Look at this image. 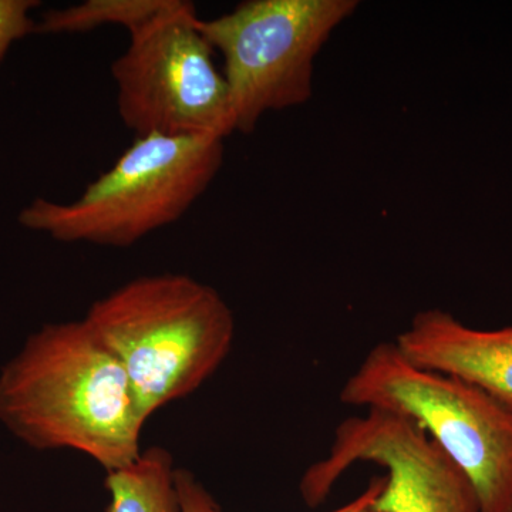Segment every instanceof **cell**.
Masks as SVG:
<instances>
[{"instance_id": "1", "label": "cell", "mask_w": 512, "mask_h": 512, "mask_svg": "<svg viewBox=\"0 0 512 512\" xmlns=\"http://www.w3.org/2000/svg\"><path fill=\"white\" fill-rule=\"evenodd\" d=\"M0 424L36 451L72 450L106 473L141 454L126 372L86 320L47 323L0 369Z\"/></svg>"}, {"instance_id": "2", "label": "cell", "mask_w": 512, "mask_h": 512, "mask_svg": "<svg viewBox=\"0 0 512 512\" xmlns=\"http://www.w3.org/2000/svg\"><path fill=\"white\" fill-rule=\"evenodd\" d=\"M84 320L126 372L144 423L200 389L235 338L234 313L220 293L181 274L131 279L94 302Z\"/></svg>"}, {"instance_id": "3", "label": "cell", "mask_w": 512, "mask_h": 512, "mask_svg": "<svg viewBox=\"0 0 512 512\" xmlns=\"http://www.w3.org/2000/svg\"><path fill=\"white\" fill-rule=\"evenodd\" d=\"M224 163V140L136 137L72 202L36 198L19 224L66 244L128 248L184 217Z\"/></svg>"}, {"instance_id": "4", "label": "cell", "mask_w": 512, "mask_h": 512, "mask_svg": "<svg viewBox=\"0 0 512 512\" xmlns=\"http://www.w3.org/2000/svg\"><path fill=\"white\" fill-rule=\"evenodd\" d=\"M346 406L416 421L470 481L481 512H512V407L458 377L412 365L377 343L339 394Z\"/></svg>"}, {"instance_id": "5", "label": "cell", "mask_w": 512, "mask_h": 512, "mask_svg": "<svg viewBox=\"0 0 512 512\" xmlns=\"http://www.w3.org/2000/svg\"><path fill=\"white\" fill-rule=\"evenodd\" d=\"M117 110L136 137H207L237 131L231 93L198 29L195 6L170 0L111 64Z\"/></svg>"}, {"instance_id": "6", "label": "cell", "mask_w": 512, "mask_h": 512, "mask_svg": "<svg viewBox=\"0 0 512 512\" xmlns=\"http://www.w3.org/2000/svg\"><path fill=\"white\" fill-rule=\"evenodd\" d=\"M356 0H248L198 29L224 59L235 126L249 134L269 111L302 106L312 97L316 56Z\"/></svg>"}, {"instance_id": "7", "label": "cell", "mask_w": 512, "mask_h": 512, "mask_svg": "<svg viewBox=\"0 0 512 512\" xmlns=\"http://www.w3.org/2000/svg\"><path fill=\"white\" fill-rule=\"evenodd\" d=\"M357 463L382 467L386 484L375 512H481L463 471L412 419L369 409L336 427L329 454L303 473L299 491L309 507L325 503Z\"/></svg>"}, {"instance_id": "8", "label": "cell", "mask_w": 512, "mask_h": 512, "mask_svg": "<svg viewBox=\"0 0 512 512\" xmlns=\"http://www.w3.org/2000/svg\"><path fill=\"white\" fill-rule=\"evenodd\" d=\"M393 342L412 365L458 377L512 407V325L474 329L450 312L429 309Z\"/></svg>"}, {"instance_id": "9", "label": "cell", "mask_w": 512, "mask_h": 512, "mask_svg": "<svg viewBox=\"0 0 512 512\" xmlns=\"http://www.w3.org/2000/svg\"><path fill=\"white\" fill-rule=\"evenodd\" d=\"M175 470L173 456L165 448L141 451L133 463L106 473L107 512H183Z\"/></svg>"}, {"instance_id": "10", "label": "cell", "mask_w": 512, "mask_h": 512, "mask_svg": "<svg viewBox=\"0 0 512 512\" xmlns=\"http://www.w3.org/2000/svg\"><path fill=\"white\" fill-rule=\"evenodd\" d=\"M168 3L170 0H86L67 8L49 10L36 22L35 33L74 35L110 25L133 33Z\"/></svg>"}, {"instance_id": "11", "label": "cell", "mask_w": 512, "mask_h": 512, "mask_svg": "<svg viewBox=\"0 0 512 512\" xmlns=\"http://www.w3.org/2000/svg\"><path fill=\"white\" fill-rule=\"evenodd\" d=\"M39 5L36 0H0V63L10 47L35 33L36 20L32 12Z\"/></svg>"}, {"instance_id": "12", "label": "cell", "mask_w": 512, "mask_h": 512, "mask_svg": "<svg viewBox=\"0 0 512 512\" xmlns=\"http://www.w3.org/2000/svg\"><path fill=\"white\" fill-rule=\"evenodd\" d=\"M175 484L183 512H220L221 508L210 491L197 480L191 471L175 470Z\"/></svg>"}, {"instance_id": "13", "label": "cell", "mask_w": 512, "mask_h": 512, "mask_svg": "<svg viewBox=\"0 0 512 512\" xmlns=\"http://www.w3.org/2000/svg\"><path fill=\"white\" fill-rule=\"evenodd\" d=\"M384 484H386L384 476L373 477L366 490L359 497L343 505V507H339L338 510L330 512H375V501L382 494Z\"/></svg>"}]
</instances>
